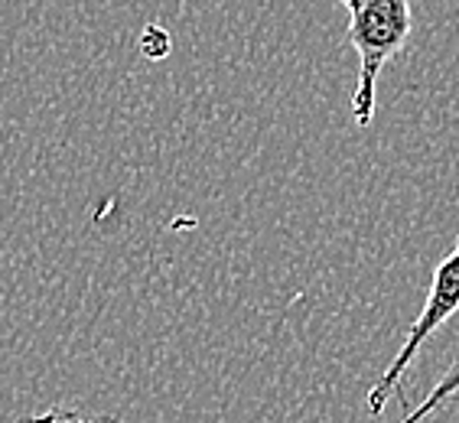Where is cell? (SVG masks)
<instances>
[{"label": "cell", "instance_id": "277c9868", "mask_svg": "<svg viewBox=\"0 0 459 423\" xmlns=\"http://www.w3.org/2000/svg\"><path fill=\"white\" fill-rule=\"evenodd\" d=\"M20 423H115V420H89V417H82L79 410H65V407H53V410H46L39 417H27V420Z\"/></svg>", "mask_w": 459, "mask_h": 423}, {"label": "cell", "instance_id": "6da1fadb", "mask_svg": "<svg viewBox=\"0 0 459 423\" xmlns=\"http://www.w3.org/2000/svg\"><path fill=\"white\" fill-rule=\"evenodd\" d=\"M349 10L345 39L359 53V82L352 91V115L359 127L375 117V85L381 69L411 39V0H339Z\"/></svg>", "mask_w": 459, "mask_h": 423}, {"label": "cell", "instance_id": "7a4b0ae2", "mask_svg": "<svg viewBox=\"0 0 459 423\" xmlns=\"http://www.w3.org/2000/svg\"><path fill=\"white\" fill-rule=\"evenodd\" d=\"M456 309H459V235H456V241H453L450 255L443 257L440 267L433 271L427 303H424V309H420V316L414 319V326L407 329L401 352L394 355V362L381 371V378L375 381L368 388V394H365V410H368L371 417H378L381 410L388 407L391 397L401 394V381H404V375L411 371L414 358L420 355L424 342L456 313Z\"/></svg>", "mask_w": 459, "mask_h": 423}, {"label": "cell", "instance_id": "3957f363", "mask_svg": "<svg viewBox=\"0 0 459 423\" xmlns=\"http://www.w3.org/2000/svg\"><path fill=\"white\" fill-rule=\"evenodd\" d=\"M453 394H459V355L453 358V365L446 371H443V378L433 384V391L430 394L420 401V404L414 407V410H407V417L404 420H398V423H424L430 414H437L446 401H450Z\"/></svg>", "mask_w": 459, "mask_h": 423}]
</instances>
